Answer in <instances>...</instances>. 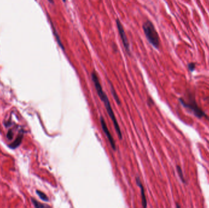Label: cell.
Returning a JSON list of instances; mask_svg holds the SVG:
<instances>
[{
  "label": "cell",
  "mask_w": 209,
  "mask_h": 208,
  "mask_svg": "<svg viewBox=\"0 0 209 208\" xmlns=\"http://www.w3.org/2000/svg\"><path fill=\"white\" fill-rule=\"evenodd\" d=\"M176 168H177V171L178 172V174H179V176L180 177V178H181V180H182V181L183 182V183H185V180L184 178V176H183V172H182V168L181 167L177 166L176 167Z\"/></svg>",
  "instance_id": "cell-11"
},
{
  "label": "cell",
  "mask_w": 209,
  "mask_h": 208,
  "mask_svg": "<svg viewBox=\"0 0 209 208\" xmlns=\"http://www.w3.org/2000/svg\"><path fill=\"white\" fill-rule=\"evenodd\" d=\"M13 135H14V133H13V131L12 130H9L7 134V137L9 139V140H11L12 138H13Z\"/></svg>",
  "instance_id": "cell-14"
},
{
  "label": "cell",
  "mask_w": 209,
  "mask_h": 208,
  "mask_svg": "<svg viewBox=\"0 0 209 208\" xmlns=\"http://www.w3.org/2000/svg\"><path fill=\"white\" fill-rule=\"evenodd\" d=\"M136 181H137V185L139 186V187L141 189V201H142V205L143 207H147V200H146V197H145V191H144V187L142 184V183L141 182L139 178H137L136 179Z\"/></svg>",
  "instance_id": "cell-6"
},
{
  "label": "cell",
  "mask_w": 209,
  "mask_h": 208,
  "mask_svg": "<svg viewBox=\"0 0 209 208\" xmlns=\"http://www.w3.org/2000/svg\"><path fill=\"white\" fill-rule=\"evenodd\" d=\"M31 201L33 203V205H34V206L36 207H47L46 205H42L41 204V203L38 202L37 200H36L35 199H33V198H32L31 199Z\"/></svg>",
  "instance_id": "cell-12"
},
{
  "label": "cell",
  "mask_w": 209,
  "mask_h": 208,
  "mask_svg": "<svg viewBox=\"0 0 209 208\" xmlns=\"http://www.w3.org/2000/svg\"><path fill=\"white\" fill-rule=\"evenodd\" d=\"M62 1H63V2H64V3H66V0H62Z\"/></svg>",
  "instance_id": "cell-16"
},
{
  "label": "cell",
  "mask_w": 209,
  "mask_h": 208,
  "mask_svg": "<svg viewBox=\"0 0 209 208\" xmlns=\"http://www.w3.org/2000/svg\"><path fill=\"white\" fill-rule=\"evenodd\" d=\"M91 76H92V81H93V83L94 84L95 88L97 90V94H98L99 98L101 99V100L103 101V103H104V105L106 109V111H107L110 117L111 118V120H112V122L113 123L116 132L117 133L119 138L120 139H122V133H121L120 128L119 127V125L118 124L117 119H116L113 110V109H112V108H111V106L110 102L109 101V99L108 98V96L106 95V94L104 92V91L103 90V89H102V87L100 84L99 77H98V76H97L95 71H94L93 72H92L91 74Z\"/></svg>",
  "instance_id": "cell-1"
},
{
  "label": "cell",
  "mask_w": 209,
  "mask_h": 208,
  "mask_svg": "<svg viewBox=\"0 0 209 208\" xmlns=\"http://www.w3.org/2000/svg\"><path fill=\"white\" fill-rule=\"evenodd\" d=\"M36 193H37V195L41 199H42L43 201H49V199H48V197L43 192H41L40 190H37Z\"/></svg>",
  "instance_id": "cell-9"
},
{
  "label": "cell",
  "mask_w": 209,
  "mask_h": 208,
  "mask_svg": "<svg viewBox=\"0 0 209 208\" xmlns=\"http://www.w3.org/2000/svg\"><path fill=\"white\" fill-rule=\"evenodd\" d=\"M116 25H117V28L118 30V32L119 34V36L120 37L121 40H122V42L123 43V45L125 48V51L127 52L128 54H130V45H129V42L127 40V37L126 36L125 32L124 31V27L122 25V23L120 22V20L119 19H117L116 20Z\"/></svg>",
  "instance_id": "cell-4"
},
{
  "label": "cell",
  "mask_w": 209,
  "mask_h": 208,
  "mask_svg": "<svg viewBox=\"0 0 209 208\" xmlns=\"http://www.w3.org/2000/svg\"><path fill=\"white\" fill-rule=\"evenodd\" d=\"M179 101L185 108L190 110L198 118H202V117H206L207 119H208L206 113L204 112V111H202V110L201 108H199V106H198L194 98L193 99L190 98L189 103L186 102V101L182 98H180Z\"/></svg>",
  "instance_id": "cell-3"
},
{
  "label": "cell",
  "mask_w": 209,
  "mask_h": 208,
  "mask_svg": "<svg viewBox=\"0 0 209 208\" xmlns=\"http://www.w3.org/2000/svg\"><path fill=\"white\" fill-rule=\"evenodd\" d=\"M177 207H181V206H179L178 205H177V206H176Z\"/></svg>",
  "instance_id": "cell-17"
},
{
  "label": "cell",
  "mask_w": 209,
  "mask_h": 208,
  "mask_svg": "<svg viewBox=\"0 0 209 208\" xmlns=\"http://www.w3.org/2000/svg\"><path fill=\"white\" fill-rule=\"evenodd\" d=\"M50 21L51 26V28H52V30H53V34H54L55 37V38H56V41H57V43H58V45H59V46H60V48H61V49H62L63 51H64V45H63L62 43V42H61V40L59 34H57V31H56V28H55V27L54 25H53V23H52V22L51 21V20H50Z\"/></svg>",
  "instance_id": "cell-7"
},
{
  "label": "cell",
  "mask_w": 209,
  "mask_h": 208,
  "mask_svg": "<svg viewBox=\"0 0 209 208\" xmlns=\"http://www.w3.org/2000/svg\"><path fill=\"white\" fill-rule=\"evenodd\" d=\"M195 67H196V65L194 63H189V64L188 65V68L189 70L191 72L195 70Z\"/></svg>",
  "instance_id": "cell-13"
},
{
  "label": "cell",
  "mask_w": 209,
  "mask_h": 208,
  "mask_svg": "<svg viewBox=\"0 0 209 208\" xmlns=\"http://www.w3.org/2000/svg\"><path fill=\"white\" fill-rule=\"evenodd\" d=\"M23 137V134H20V135H18V136L17 137V138L16 139V141H14L12 143H11L10 145H9V147H10L12 149H15V148H17L20 145V143H21V142L22 141Z\"/></svg>",
  "instance_id": "cell-8"
},
{
  "label": "cell",
  "mask_w": 209,
  "mask_h": 208,
  "mask_svg": "<svg viewBox=\"0 0 209 208\" xmlns=\"http://www.w3.org/2000/svg\"><path fill=\"white\" fill-rule=\"evenodd\" d=\"M143 29L149 42L155 48L159 49L160 44V37L154 24L150 21L147 20L144 23Z\"/></svg>",
  "instance_id": "cell-2"
},
{
  "label": "cell",
  "mask_w": 209,
  "mask_h": 208,
  "mask_svg": "<svg viewBox=\"0 0 209 208\" xmlns=\"http://www.w3.org/2000/svg\"><path fill=\"white\" fill-rule=\"evenodd\" d=\"M48 1L50 3H51V4L54 3V1H53V0H48Z\"/></svg>",
  "instance_id": "cell-15"
},
{
  "label": "cell",
  "mask_w": 209,
  "mask_h": 208,
  "mask_svg": "<svg viewBox=\"0 0 209 208\" xmlns=\"http://www.w3.org/2000/svg\"><path fill=\"white\" fill-rule=\"evenodd\" d=\"M111 93H112L113 95V97L114 98L116 102H117V103L118 104H120V100H119V98L118 97V96L117 95V94H116V91L114 90V89L113 88V87L112 85H111Z\"/></svg>",
  "instance_id": "cell-10"
},
{
  "label": "cell",
  "mask_w": 209,
  "mask_h": 208,
  "mask_svg": "<svg viewBox=\"0 0 209 208\" xmlns=\"http://www.w3.org/2000/svg\"><path fill=\"white\" fill-rule=\"evenodd\" d=\"M100 120V124H101V127L102 128V129H103V132L105 133L106 137L108 138V141H109V142L110 143L111 147H112V148L113 149V150H116V143H115V142H114V139H113V137L112 136V135L111 134L110 131L108 130V127H107V125H106L105 121L103 119V117H101V116Z\"/></svg>",
  "instance_id": "cell-5"
}]
</instances>
